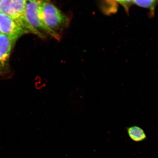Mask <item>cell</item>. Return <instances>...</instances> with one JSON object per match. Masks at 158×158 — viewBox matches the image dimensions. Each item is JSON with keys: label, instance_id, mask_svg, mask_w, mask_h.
Returning a JSON list of instances; mask_svg holds the SVG:
<instances>
[{"label": "cell", "instance_id": "cell-1", "mask_svg": "<svg viewBox=\"0 0 158 158\" xmlns=\"http://www.w3.org/2000/svg\"><path fill=\"white\" fill-rule=\"evenodd\" d=\"M39 9L43 22L49 28L56 32L67 27L68 18L50 0H39Z\"/></svg>", "mask_w": 158, "mask_h": 158}, {"label": "cell", "instance_id": "cell-2", "mask_svg": "<svg viewBox=\"0 0 158 158\" xmlns=\"http://www.w3.org/2000/svg\"><path fill=\"white\" fill-rule=\"evenodd\" d=\"M26 0H2L0 2V13L6 15L17 22L28 33L39 34L29 25L26 17Z\"/></svg>", "mask_w": 158, "mask_h": 158}, {"label": "cell", "instance_id": "cell-3", "mask_svg": "<svg viewBox=\"0 0 158 158\" xmlns=\"http://www.w3.org/2000/svg\"><path fill=\"white\" fill-rule=\"evenodd\" d=\"M25 14L29 25L39 34L40 38H45L44 34H46L55 39H60L59 34L48 27L43 22L40 13L39 0L27 2Z\"/></svg>", "mask_w": 158, "mask_h": 158}, {"label": "cell", "instance_id": "cell-4", "mask_svg": "<svg viewBox=\"0 0 158 158\" xmlns=\"http://www.w3.org/2000/svg\"><path fill=\"white\" fill-rule=\"evenodd\" d=\"M28 33L13 19L0 13V34L8 36L16 42L21 36Z\"/></svg>", "mask_w": 158, "mask_h": 158}, {"label": "cell", "instance_id": "cell-5", "mask_svg": "<svg viewBox=\"0 0 158 158\" xmlns=\"http://www.w3.org/2000/svg\"><path fill=\"white\" fill-rule=\"evenodd\" d=\"M15 42L8 36L0 34V77L9 71V59Z\"/></svg>", "mask_w": 158, "mask_h": 158}, {"label": "cell", "instance_id": "cell-6", "mask_svg": "<svg viewBox=\"0 0 158 158\" xmlns=\"http://www.w3.org/2000/svg\"><path fill=\"white\" fill-rule=\"evenodd\" d=\"M127 132L130 138L136 142L144 141L146 138V135L144 131L139 127H130L128 129Z\"/></svg>", "mask_w": 158, "mask_h": 158}, {"label": "cell", "instance_id": "cell-7", "mask_svg": "<svg viewBox=\"0 0 158 158\" xmlns=\"http://www.w3.org/2000/svg\"><path fill=\"white\" fill-rule=\"evenodd\" d=\"M134 3L140 7L149 9L152 16L154 14L155 9L158 4V0H134Z\"/></svg>", "mask_w": 158, "mask_h": 158}, {"label": "cell", "instance_id": "cell-8", "mask_svg": "<svg viewBox=\"0 0 158 158\" xmlns=\"http://www.w3.org/2000/svg\"><path fill=\"white\" fill-rule=\"evenodd\" d=\"M116 1L122 4L126 9H128L129 7H130V6L134 3V0H116Z\"/></svg>", "mask_w": 158, "mask_h": 158}, {"label": "cell", "instance_id": "cell-9", "mask_svg": "<svg viewBox=\"0 0 158 158\" xmlns=\"http://www.w3.org/2000/svg\"><path fill=\"white\" fill-rule=\"evenodd\" d=\"M26 1H27V2H31V1H34V0H26Z\"/></svg>", "mask_w": 158, "mask_h": 158}, {"label": "cell", "instance_id": "cell-10", "mask_svg": "<svg viewBox=\"0 0 158 158\" xmlns=\"http://www.w3.org/2000/svg\"><path fill=\"white\" fill-rule=\"evenodd\" d=\"M2 1V0H0V2H1V1Z\"/></svg>", "mask_w": 158, "mask_h": 158}]
</instances>
